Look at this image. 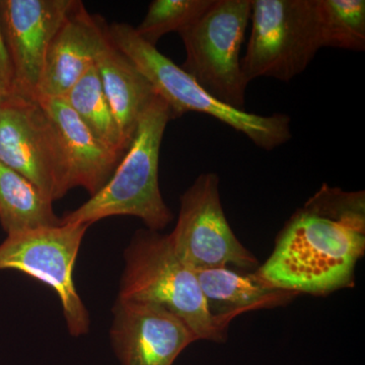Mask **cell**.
Here are the masks:
<instances>
[{
	"label": "cell",
	"instance_id": "6da1fadb",
	"mask_svg": "<svg viewBox=\"0 0 365 365\" xmlns=\"http://www.w3.org/2000/svg\"><path fill=\"white\" fill-rule=\"evenodd\" d=\"M364 192L324 185L279 235L270 258L256 273L269 284L311 294L354 285L365 251Z\"/></svg>",
	"mask_w": 365,
	"mask_h": 365
},
{
	"label": "cell",
	"instance_id": "7a4b0ae2",
	"mask_svg": "<svg viewBox=\"0 0 365 365\" xmlns=\"http://www.w3.org/2000/svg\"><path fill=\"white\" fill-rule=\"evenodd\" d=\"M170 119L169 105L157 96L141 115L130 146L107 184L61 222L91 225L111 216H135L151 230L167 227L173 215L160 193L158 165Z\"/></svg>",
	"mask_w": 365,
	"mask_h": 365
},
{
	"label": "cell",
	"instance_id": "3957f363",
	"mask_svg": "<svg viewBox=\"0 0 365 365\" xmlns=\"http://www.w3.org/2000/svg\"><path fill=\"white\" fill-rule=\"evenodd\" d=\"M118 299L163 307L181 319L196 340L223 342L227 327L215 318L196 272L179 258L169 235L139 230L125 252Z\"/></svg>",
	"mask_w": 365,
	"mask_h": 365
},
{
	"label": "cell",
	"instance_id": "277c9868",
	"mask_svg": "<svg viewBox=\"0 0 365 365\" xmlns=\"http://www.w3.org/2000/svg\"><path fill=\"white\" fill-rule=\"evenodd\" d=\"M107 35L110 42L130 59L157 95L169 105L173 119L189 112L202 113L241 132L255 145L267 151L292 138V120L287 115L260 116L223 104L157 47L141 39L133 26L113 23L107 26Z\"/></svg>",
	"mask_w": 365,
	"mask_h": 365
},
{
	"label": "cell",
	"instance_id": "5b68a950",
	"mask_svg": "<svg viewBox=\"0 0 365 365\" xmlns=\"http://www.w3.org/2000/svg\"><path fill=\"white\" fill-rule=\"evenodd\" d=\"M251 9V0H212L179 33L186 50L182 68L216 100L242 111L249 83L241 50Z\"/></svg>",
	"mask_w": 365,
	"mask_h": 365
},
{
	"label": "cell",
	"instance_id": "8992f818",
	"mask_svg": "<svg viewBox=\"0 0 365 365\" xmlns=\"http://www.w3.org/2000/svg\"><path fill=\"white\" fill-rule=\"evenodd\" d=\"M251 35L242 57L247 81L297 78L322 49L314 0H251Z\"/></svg>",
	"mask_w": 365,
	"mask_h": 365
},
{
	"label": "cell",
	"instance_id": "52a82bcc",
	"mask_svg": "<svg viewBox=\"0 0 365 365\" xmlns=\"http://www.w3.org/2000/svg\"><path fill=\"white\" fill-rule=\"evenodd\" d=\"M90 225L60 223L7 235L0 245V270L20 271L58 295L67 329L74 337L90 329V314L73 280L76 258Z\"/></svg>",
	"mask_w": 365,
	"mask_h": 365
},
{
	"label": "cell",
	"instance_id": "ba28073f",
	"mask_svg": "<svg viewBox=\"0 0 365 365\" xmlns=\"http://www.w3.org/2000/svg\"><path fill=\"white\" fill-rule=\"evenodd\" d=\"M169 237L178 258L195 272L228 265L245 270L258 266L227 222L215 173L200 175L182 194L176 227Z\"/></svg>",
	"mask_w": 365,
	"mask_h": 365
},
{
	"label": "cell",
	"instance_id": "9c48e42d",
	"mask_svg": "<svg viewBox=\"0 0 365 365\" xmlns=\"http://www.w3.org/2000/svg\"><path fill=\"white\" fill-rule=\"evenodd\" d=\"M0 163L32 182L52 202L67 193L56 136L35 98L11 93L0 103Z\"/></svg>",
	"mask_w": 365,
	"mask_h": 365
},
{
	"label": "cell",
	"instance_id": "30bf717a",
	"mask_svg": "<svg viewBox=\"0 0 365 365\" xmlns=\"http://www.w3.org/2000/svg\"><path fill=\"white\" fill-rule=\"evenodd\" d=\"M76 0L0 1L2 31L14 69V93L35 98L53 38Z\"/></svg>",
	"mask_w": 365,
	"mask_h": 365
},
{
	"label": "cell",
	"instance_id": "8fae6325",
	"mask_svg": "<svg viewBox=\"0 0 365 365\" xmlns=\"http://www.w3.org/2000/svg\"><path fill=\"white\" fill-rule=\"evenodd\" d=\"M113 313L110 334L121 365H173L197 341L181 319L155 304L118 299Z\"/></svg>",
	"mask_w": 365,
	"mask_h": 365
},
{
	"label": "cell",
	"instance_id": "7c38bea8",
	"mask_svg": "<svg viewBox=\"0 0 365 365\" xmlns=\"http://www.w3.org/2000/svg\"><path fill=\"white\" fill-rule=\"evenodd\" d=\"M107 25L76 0L53 38L35 98L64 97L108 44Z\"/></svg>",
	"mask_w": 365,
	"mask_h": 365
},
{
	"label": "cell",
	"instance_id": "4fadbf2b",
	"mask_svg": "<svg viewBox=\"0 0 365 365\" xmlns=\"http://www.w3.org/2000/svg\"><path fill=\"white\" fill-rule=\"evenodd\" d=\"M51 124L63 163L66 191L98 193L121 158L100 143L63 97L35 98Z\"/></svg>",
	"mask_w": 365,
	"mask_h": 365
},
{
	"label": "cell",
	"instance_id": "5bb4252c",
	"mask_svg": "<svg viewBox=\"0 0 365 365\" xmlns=\"http://www.w3.org/2000/svg\"><path fill=\"white\" fill-rule=\"evenodd\" d=\"M211 314L223 325L247 312L283 306L297 292L280 289L255 273H240L227 267L196 271Z\"/></svg>",
	"mask_w": 365,
	"mask_h": 365
},
{
	"label": "cell",
	"instance_id": "9a60e30c",
	"mask_svg": "<svg viewBox=\"0 0 365 365\" xmlns=\"http://www.w3.org/2000/svg\"><path fill=\"white\" fill-rule=\"evenodd\" d=\"M96 66L106 97L129 148L141 115L157 97V93L130 59L110 40L98 57Z\"/></svg>",
	"mask_w": 365,
	"mask_h": 365
},
{
	"label": "cell",
	"instance_id": "2e32d148",
	"mask_svg": "<svg viewBox=\"0 0 365 365\" xmlns=\"http://www.w3.org/2000/svg\"><path fill=\"white\" fill-rule=\"evenodd\" d=\"M0 223L7 235L61 223L53 202L32 182L0 163Z\"/></svg>",
	"mask_w": 365,
	"mask_h": 365
},
{
	"label": "cell",
	"instance_id": "e0dca14e",
	"mask_svg": "<svg viewBox=\"0 0 365 365\" xmlns=\"http://www.w3.org/2000/svg\"><path fill=\"white\" fill-rule=\"evenodd\" d=\"M93 136L120 158L128 150L106 97L97 66H91L63 97Z\"/></svg>",
	"mask_w": 365,
	"mask_h": 365
},
{
	"label": "cell",
	"instance_id": "ac0fdd59",
	"mask_svg": "<svg viewBox=\"0 0 365 365\" xmlns=\"http://www.w3.org/2000/svg\"><path fill=\"white\" fill-rule=\"evenodd\" d=\"M314 11L322 48L364 51V0H314Z\"/></svg>",
	"mask_w": 365,
	"mask_h": 365
},
{
	"label": "cell",
	"instance_id": "d6986e66",
	"mask_svg": "<svg viewBox=\"0 0 365 365\" xmlns=\"http://www.w3.org/2000/svg\"><path fill=\"white\" fill-rule=\"evenodd\" d=\"M212 0H155L135 32L148 44L157 47L163 36L180 33L210 6Z\"/></svg>",
	"mask_w": 365,
	"mask_h": 365
},
{
	"label": "cell",
	"instance_id": "ffe728a7",
	"mask_svg": "<svg viewBox=\"0 0 365 365\" xmlns=\"http://www.w3.org/2000/svg\"><path fill=\"white\" fill-rule=\"evenodd\" d=\"M14 81L13 64L9 57L0 19V93L4 96L11 95L14 93Z\"/></svg>",
	"mask_w": 365,
	"mask_h": 365
},
{
	"label": "cell",
	"instance_id": "44dd1931",
	"mask_svg": "<svg viewBox=\"0 0 365 365\" xmlns=\"http://www.w3.org/2000/svg\"><path fill=\"white\" fill-rule=\"evenodd\" d=\"M6 97H7V96H4V93H0V103H1L2 101H4V98Z\"/></svg>",
	"mask_w": 365,
	"mask_h": 365
}]
</instances>
